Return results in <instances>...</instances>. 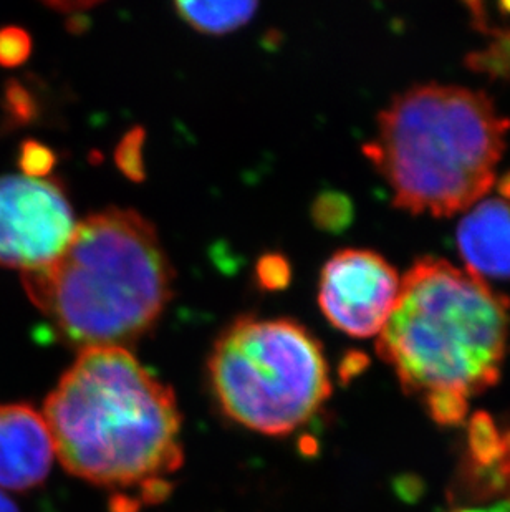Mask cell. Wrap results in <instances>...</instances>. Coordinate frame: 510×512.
<instances>
[{
    "mask_svg": "<svg viewBox=\"0 0 510 512\" xmlns=\"http://www.w3.org/2000/svg\"><path fill=\"white\" fill-rule=\"evenodd\" d=\"M42 413L63 468L95 486L143 498L183 464L173 390L126 348L82 350Z\"/></svg>",
    "mask_w": 510,
    "mask_h": 512,
    "instance_id": "cell-1",
    "label": "cell"
},
{
    "mask_svg": "<svg viewBox=\"0 0 510 512\" xmlns=\"http://www.w3.org/2000/svg\"><path fill=\"white\" fill-rule=\"evenodd\" d=\"M509 325V300L484 279L423 257L401 279L376 350L436 423L461 425L469 400L501 377Z\"/></svg>",
    "mask_w": 510,
    "mask_h": 512,
    "instance_id": "cell-2",
    "label": "cell"
},
{
    "mask_svg": "<svg viewBox=\"0 0 510 512\" xmlns=\"http://www.w3.org/2000/svg\"><path fill=\"white\" fill-rule=\"evenodd\" d=\"M173 277L153 224L125 209L83 219L50 266L22 274L29 299L80 350L141 339L171 299Z\"/></svg>",
    "mask_w": 510,
    "mask_h": 512,
    "instance_id": "cell-3",
    "label": "cell"
},
{
    "mask_svg": "<svg viewBox=\"0 0 510 512\" xmlns=\"http://www.w3.org/2000/svg\"><path fill=\"white\" fill-rule=\"evenodd\" d=\"M509 128L486 93L429 83L391 100L363 150L398 208L448 218L491 191Z\"/></svg>",
    "mask_w": 510,
    "mask_h": 512,
    "instance_id": "cell-4",
    "label": "cell"
},
{
    "mask_svg": "<svg viewBox=\"0 0 510 512\" xmlns=\"http://www.w3.org/2000/svg\"><path fill=\"white\" fill-rule=\"evenodd\" d=\"M209 380L237 425L285 436L307 425L332 395L323 348L294 320L242 317L216 340Z\"/></svg>",
    "mask_w": 510,
    "mask_h": 512,
    "instance_id": "cell-5",
    "label": "cell"
},
{
    "mask_svg": "<svg viewBox=\"0 0 510 512\" xmlns=\"http://www.w3.org/2000/svg\"><path fill=\"white\" fill-rule=\"evenodd\" d=\"M75 228L72 204L55 179L0 178V267L29 274L50 266Z\"/></svg>",
    "mask_w": 510,
    "mask_h": 512,
    "instance_id": "cell-6",
    "label": "cell"
},
{
    "mask_svg": "<svg viewBox=\"0 0 510 512\" xmlns=\"http://www.w3.org/2000/svg\"><path fill=\"white\" fill-rule=\"evenodd\" d=\"M401 279L380 254L345 249L323 267L318 302L333 327L368 339L385 327L400 294Z\"/></svg>",
    "mask_w": 510,
    "mask_h": 512,
    "instance_id": "cell-7",
    "label": "cell"
},
{
    "mask_svg": "<svg viewBox=\"0 0 510 512\" xmlns=\"http://www.w3.org/2000/svg\"><path fill=\"white\" fill-rule=\"evenodd\" d=\"M55 458L44 413L29 403H0V491L39 488Z\"/></svg>",
    "mask_w": 510,
    "mask_h": 512,
    "instance_id": "cell-8",
    "label": "cell"
},
{
    "mask_svg": "<svg viewBox=\"0 0 510 512\" xmlns=\"http://www.w3.org/2000/svg\"><path fill=\"white\" fill-rule=\"evenodd\" d=\"M466 271L474 276L510 279V203L489 198L472 206L458 228Z\"/></svg>",
    "mask_w": 510,
    "mask_h": 512,
    "instance_id": "cell-9",
    "label": "cell"
},
{
    "mask_svg": "<svg viewBox=\"0 0 510 512\" xmlns=\"http://www.w3.org/2000/svg\"><path fill=\"white\" fill-rule=\"evenodd\" d=\"M178 14L203 34H227L252 19L255 2H178Z\"/></svg>",
    "mask_w": 510,
    "mask_h": 512,
    "instance_id": "cell-10",
    "label": "cell"
},
{
    "mask_svg": "<svg viewBox=\"0 0 510 512\" xmlns=\"http://www.w3.org/2000/svg\"><path fill=\"white\" fill-rule=\"evenodd\" d=\"M497 15L501 24H482L481 30L491 35L487 47L474 52L467 63L476 72L487 73L491 77L510 78V2L497 4Z\"/></svg>",
    "mask_w": 510,
    "mask_h": 512,
    "instance_id": "cell-11",
    "label": "cell"
},
{
    "mask_svg": "<svg viewBox=\"0 0 510 512\" xmlns=\"http://www.w3.org/2000/svg\"><path fill=\"white\" fill-rule=\"evenodd\" d=\"M143 145H145V131L135 128L121 140L120 146L116 148V165L121 173H125L133 181H141L145 178Z\"/></svg>",
    "mask_w": 510,
    "mask_h": 512,
    "instance_id": "cell-12",
    "label": "cell"
},
{
    "mask_svg": "<svg viewBox=\"0 0 510 512\" xmlns=\"http://www.w3.org/2000/svg\"><path fill=\"white\" fill-rule=\"evenodd\" d=\"M32 40L30 35L20 27L0 29V65L2 67H19L30 57Z\"/></svg>",
    "mask_w": 510,
    "mask_h": 512,
    "instance_id": "cell-13",
    "label": "cell"
},
{
    "mask_svg": "<svg viewBox=\"0 0 510 512\" xmlns=\"http://www.w3.org/2000/svg\"><path fill=\"white\" fill-rule=\"evenodd\" d=\"M19 165L29 178H45L55 168V153L39 141H25L20 148Z\"/></svg>",
    "mask_w": 510,
    "mask_h": 512,
    "instance_id": "cell-14",
    "label": "cell"
},
{
    "mask_svg": "<svg viewBox=\"0 0 510 512\" xmlns=\"http://www.w3.org/2000/svg\"><path fill=\"white\" fill-rule=\"evenodd\" d=\"M257 282L264 290H282L292 279V269L284 256L267 254L257 262L255 267Z\"/></svg>",
    "mask_w": 510,
    "mask_h": 512,
    "instance_id": "cell-15",
    "label": "cell"
},
{
    "mask_svg": "<svg viewBox=\"0 0 510 512\" xmlns=\"http://www.w3.org/2000/svg\"><path fill=\"white\" fill-rule=\"evenodd\" d=\"M345 198H338L337 194H328L318 199L313 208V218L322 228L335 229L347 223V216L350 214Z\"/></svg>",
    "mask_w": 510,
    "mask_h": 512,
    "instance_id": "cell-16",
    "label": "cell"
},
{
    "mask_svg": "<svg viewBox=\"0 0 510 512\" xmlns=\"http://www.w3.org/2000/svg\"><path fill=\"white\" fill-rule=\"evenodd\" d=\"M0 512H20L17 504L4 491H0Z\"/></svg>",
    "mask_w": 510,
    "mask_h": 512,
    "instance_id": "cell-17",
    "label": "cell"
},
{
    "mask_svg": "<svg viewBox=\"0 0 510 512\" xmlns=\"http://www.w3.org/2000/svg\"><path fill=\"white\" fill-rule=\"evenodd\" d=\"M458 512H510V503L497 504L494 508L487 509H462Z\"/></svg>",
    "mask_w": 510,
    "mask_h": 512,
    "instance_id": "cell-18",
    "label": "cell"
}]
</instances>
